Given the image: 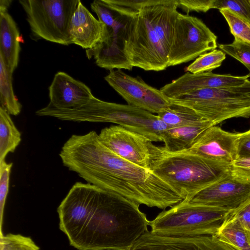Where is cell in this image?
Masks as SVG:
<instances>
[{"label": "cell", "instance_id": "cell-1", "mask_svg": "<svg viewBox=\"0 0 250 250\" xmlns=\"http://www.w3.org/2000/svg\"><path fill=\"white\" fill-rule=\"evenodd\" d=\"M139 206L116 193L77 182L58 208L60 229L79 250H129L149 226Z\"/></svg>", "mask_w": 250, "mask_h": 250}, {"label": "cell", "instance_id": "cell-2", "mask_svg": "<svg viewBox=\"0 0 250 250\" xmlns=\"http://www.w3.org/2000/svg\"><path fill=\"white\" fill-rule=\"evenodd\" d=\"M63 166L87 183L119 194L140 205L165 209L184 198L149 169L118 156L95 131L72 135L59 154Z\"/></svg>", "mask_w": 250, "mask_h": 250}, {"label": "cell", "instance_id": "cell-3", "mask_svg": "<svg viewBox=\"0 0 250 250\" xmlns=\"http://www.w3.org/2000/svg\"><path fill=\"white\" fill-rule=\"evenodd\" d=\"M177 0H161L142 7L129 21L124 52L131 65L146 71L168 67Z\"/></svg>", "mask_w": 250, "mask_h": 250}, {"label": "cell", "instance_id": "cell-4", "mask_svg": "<svg viewBox=\"0 0 250 250\" xmlns=\"http://www.w3.org/2000/svg\"><path fill=\"white\" fill-rule=\"evenodd\" d=\"M37 114L62 121L114 123L143 135L152 142H162L163 134L168 128L157 115L132 105L105 102L95 97L76 109H58L48 104L39 109Z\"/></svg>", "mask_w": 250, "mask_h": 250}, {"label": "cell", "instance_id": "cell-5", "mask_svg": "<svg viewBox=\"0 0 250 250\" xmlns=\"http://www.w3.org/2000/svg\"><path fill=\"white\" fill-rule=\"evenodd\" d=\"M185 199L231 174V164L207 159L185 151L170 152L161 146L149 169Z\"/></svg>", "mask_w": 250, "mask_h": 250}, {"label": "cell", "instance_id": "cell-6", "mask_svg": "<svg viewBox=\"0 0 250 250\" xmlns=\"http://www.w3.org/2000/svg\"><path fill=\"white\" fill-rule=\"evenodd\" d=\"M188 107L213 125L233 118L250 117V80L239 86L203 88L170 100Z\"/></svg>", "mask_w": 250, "mask_h": 250}, {"label": "cell", "instance_id": "cell-7", "mask_svg": "<svg viewBox=\"0 0 250 250\" xmlns=\"http://www.w3.org/2000/svg\"><path fill=\"white\" fill-rule=\"evenodd\" d=\"M230 212L182 201L150 221V231L165 236L216 235Z\"/></svg>", "mask_w": 250, "mask_h": 250}, {"label": "cell", "instance_id": "cell-8", "mask_svg": "<svg viewBox=\"0 0 250 250\" xmlns=\"http://www.w3.org/2000/svg\"><path fill=\"white\" fill-rule=\"evenodd\" d=\"M80 0H20L35 38L68 45L69 27Z\"/></svg>", "mask_w": 250, "mask_h": 250}, {"label": "cell", "instance_id": "cell-9", "mask_svg": "<svg viewBox=\"0 0 250 250\" xmlns=\"http://www.w3.org/2000/svg\"><path fill=\"white\" fill-rule=\"evenodd\" d=\"M217 38L201 19L179 13L174 26L168 67L192 61L216 49Z\"/></svg>", "mask_w": 250, "mask_h": 250}, {"label": "cell", "instance_id": "cell-10", "mask_svg": "<svg viewBox=\"0 0 250 250\" xmlns=\"http://www.w3.org/2000/svg\"><path fill=\"white\" fill-rule=\"evenodd\" d=\"M98 135L110 150L141 167L149 169L158 157L160 146L146 136L120 125L105 127Z\"/></svg>", "mask_w": 250, "mask_h": 250}, {"label": "cell", "instance_id": "cell-11", "mask_svg": "<svg viewBox=\"0 0 250 250\" xmlns=\"http://www.w3.org/2000/svg\"><path fill=\"white\" fill-rule=\"evenodd\" d=\"M104 80L128 104L158 115L170 104V101L160 90L140 77H133L121 70H110Z\"/></svg>", "mask_w": 250, "mask_h": 250}, {"label": "cell", "instance_id": "cell-12", "mask_svg": "<svg viewBox=\"0 0 250 250\" xmlns=\"http://www.w3.org/2000/svg\"><path fill=\"white\" fill-rule=\"evenodd\" d=\"M250 198V183L231 174L187 197L186 203L235 210Z\"/></svg>", "mask_w": 250, "mask_h": 250}, {"label": "cell", "instance_id": "cell-13", "mask_svg": "<svg viewBox=\"0 0 250 250\" xmlns=\"http://www.w3.org/2000/svg\"><path fill=\"white\" fill-rule=\"evenodd\" d=\"M131 17L122 15L114 26L105 28L103 41L94 48L86 50L87 58H93L98 66L110 71L115 68L131 70L133 67L124 52L126 29Z\"/></svg>", "mask_w": 250, "mask_h": 250}, {"label": "cell", "instance_id": "cell-14", "mask_svg": "<svg viewBox=\"0 0 250 250\" xmlns=\"http://www.w3.org/2000/svg\"><path fill=\"white\" fill-rule=\"evenodd\" d=\"M130 250H235L215 235L165 236L147 231Z\"/></svg>", "mask_w": 250, "mask_h": 250}, {"label": "cell", "instance_id": "cell-15", "mask_svg": "<svg viewBox=\"0 0 250 250\" xmlns=\"http://www.w3.org/2000/svg\"><path fill=\"white\" fill-rule=\"evenodd\" d=\"M240 133L212 126L189 148L184 151L207 159L231 164L237 158L236 143Z\"/></svg>", "mask_w": 250, "mask_h": 250}, {"label": "cell", "instance_id": "cell-16", "mask_svg": "<svg viewBox=\"0 0 250 250\" xmlns=\"http://www.w3.org/2000/svg\"><path fill=\"white\" fill-rule=\"evenodd\" d=\"M249 80L248 75L235 76L212 72L192 74L187 72L160 90L169 99H174L191 91L208 88L239 86Z\"/></svg>", "mask_w": 250, "mask_h": 250}, {"label": "cell", "instance_id": "cell-17", "mask_svg": "<svg viewBox=\"0 0 250 250\" xmlns=\"http://www.w3.org/2000/svg\"><path fill=\"white\" fill-rule=\"evenodd\" d=\"M94 97L84 83L59 71L49 87L48 104L58 109H74L84 105Z\"/></svg>", "mask_w": 250, "mask_h": 250}, {"label": "cell", "instance_id": "cell-18", "mask_svg": "<svg viewBox=\"0 0 250 250\" xmlns=\"http://www.w3.org/2000/svg\"><path fill=\"white\" fill-rule=\"evenodd\" d=\"M69 33L71 44L87 50L103 41L105 27L80 1L72 16Z\"/></svg>", "mask_w": 250, "mask_h": 250}, {"label": "cell", "instance_id": "cell-19", "mask_svg": "<svg viewBox=\"0 0 250 250\" xmlns=\"http://www.w3.org/2000/svg\"><path fill=\"white\" fill-rule=\"evenodd\" d=\"M20 34L17 25L7 11L0 12V58L11 73L19 62Z\"/></svg>", "mask_w": 250, "mask_h": 250}, {"label": "cell", "instance_id": "cell-20", "mask_svg": "<svg viewBox=\"0 0 250 250\" xmlns=\"http://www.w3.org/2000/svg\"><path fill=\"white\" fill-rule=\"evenodd\" d=\"M212 126L214 125L210 122L205 121L186 126L168 128L163 134V147L170 152L187 150Z\"/></svg>", "mask_w": 250, "mask_h": 250}, {"label": "cell", "instance_id": "cell-21", "mask_svg": "<svg viewBox=\"0 0 250 250\" xmlns=\"http://www.w3.org/2000/svg\"><path fill=\"white\" fill-rule=\"evenodd\" d=\"M215 236L235 250H250V231L237 218L228 216Z\"/></svg>", "mask_w": 250, "mask_h": 250}, {"label": "cell", "instance_id": "cell-22", "mask_svg": "<svg viewBox=\"0 0 250 250\" xmlns=\"http://www.w3.org/2000/svg\"><path fill=\"white\" fill-rule=\"evenodd\" d=\"M21 134L10 114L0 106V162L9 152H14L21 142Z\"/></svg>", "mask_w": 250, "mask_h": 250}, {"label": "cell", "instance_id": "cell-23", "mask_svg": "<svg viewBox=\"0 0 250 250\" xmlns=\"http://www.w3.org/2000/svg\"><path fill=\"white\" fill-rule=\"evenodd\" d=\"M157 115L168 128L186 126L208 121L188 107L171 103L167 107Z\"/></svg>", "mask_w": 250, "mask_h": 250}, {"label": "cell", "instance_id": "cell-24", "mask_svg": "<svg viewBox=\"0 0 250 250\" xmlns=\"http://www.w3.org/2000/svg\"><path fill=\"white\" fill-rule=\"evenodd\" d=\"M12 74L0 58V106L6 109L10 115L17 116L21 113L22 105L14 92Z\"/></svg>", "mask_w": 250, "mask_h": 250}, {"label": "cell", "instance_id": "cell-25", "mask_svg": "<svg viewBox=\"0 0 250 250\" xmlns=\"http://www.w3.org/2000/svg\"><path fill=\"white\" fill-rule=\"evenodd\" d=\"M225 59L226 54L223 51L215 49L199 56L186 71L192 74L211 72L220 67Z\"/></svg>", "mask_w": 250, "mask_h": 250}, {"label": "cell", "instance_id": "cell-26", "mask_svg": "<svg viewBox=\"0 0 250 250\" xmlns=\"http://www.w3.org/2000/svg\"><path fill=\"white\" fill-rule=\"evenodd\" d=\"M219 11L228 22L234 37L250 42V22L229 9H223Z\"/></svg>", "mask_w": 250, "mask_h": 250}, {"label": "cell", "instance_id": "cell-27", "mask_svg": "<svg viewBox=\"0 0 250 250\" xmlns=\"http://www.w3.org/2000/svg\"><path fill=\"white\" fill-rule=\"evenodd\" d=\"M219 48L243 64L249 71L247 75L250 77V42L234 38L232 43L219 44Z\"/></svg>", "mask_w": 250, "mask_h": 250}, {"label": "cell", "instance_id": "cell-28", "mask_svg": "<svg viewBox=\"0 0 250 250\" xmlns=\"http://www.w3.org/2000/svg\"><path fill=\"white\" fill-rule=\"evenodd\" d=\"M113 10L122 15L133 16L143 7L159 2L161 0H103Z\"/></svg>", "mask_w": 250, "mask_h": 250}, {"label": "cell", "instance_id": "cell-29", "mask_svg": "<svg viewBox=\"0 0 250 250\" xmlns=\"http://www.w3.org/2000/svg\"><path fill=\"white\" fill-rule=\"evenodd\" d=\"M0 250H40L29 237L8 234L0 236Z\"/></svg>", "mask_w": 250, "mask_h": 250}, {"label": "cell", "instance_id": "cell-30", "mask_svg": "<svg viewBox=\"0 0 250 250\" xmlns=\"http://www.w3.org/2000/svg\"><path fill=\"white\" fill-rule=\"evenodd\" d=\"M13 163L0 162V236H2V217L5 202L8 193L10 175Z\"/></svg>", "mask_w": 250, "mask_h": 250}, {"label": "cell", "instance_id": "cell-31", "mask_svg": "<svg viewBox=\"0 0 250 250\" xmlns=\"http://www.w3.org/2000/svg\"><path fill=\"white\" fill-rule=\"evenodd\" d=\"M213 9H229L250 22V0H214Z\"/></svg>", "mask_w": 250, "mask_h": 250}, {"label": "cell", "instance_id": "cell-32", "mask_svg": "<svg viewBox=\"0 0 250 250\" xmlns=\"http://www.w3.org/2000/svg\"><path fill=\"white\" fill-rule=\"evenodd\" d=\"M231 174L250 183V158H237L231 164Z\"/></svg>", "mask_w": 250, "mask_h": 250}, {"label": "cell", "instance_id": "cell-33", "mask_svg": "<svg viewBox=\"0 0 250 250\" xmlns=\"http://www.w3.org/2000/svg\"><path fill=\"white\" fill-rule=\"evenodd\" d=\"M179 7L187 15L191 11L206 13L213 9L214 0H177Z\"/></svg>", "mask_w": 250, "mask_h": 250}, {"label": "cell", "instance_id": "cell-34", "mask_svg": "<svg viewBox=\"0 0 250 250\" xmlns=\"http://www.w3.org/2000/svg\"><path fill=\"white\" fill-rule=\"evenodd\" d=\"M239 220L243 226L250 231V198L229 215Z\"/></svg>", "mask_w": 250, "mask_h": 250}, {"label": "cell", "instance_id": "cell-35", "mask_svg": "<svg viewBox=\"0 0 250 250\" xmlns=\"http://www.w3.org/2000/svg\"><path fill=\"white\" fill-rule=\"evenodd\" d=\"M237 158H250V128L241 132L236 143Z\"/></svg>", "mask_w": 250, "mask_h": 250}, {"label": "cell", "instance_id": "cell-36", "mask_svg": "<svg viewBox=\"0 0 250 250\" xmlns=\"http://www.w3.org/2000/svg\"><path fill=\"white\" fill-rule=\"evenodd\" d=\"M12 2V0H0V12L7 11Z\"/></svg>", "mask_w": 250, "mask_h": 250}]
</instances>
